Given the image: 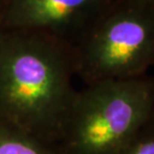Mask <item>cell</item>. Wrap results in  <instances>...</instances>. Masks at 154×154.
Masks as SVG:
<instances>
[{
  "mask_svg": "<svg viewBox=\"0 0 154 154\" xmlns=\"http://www.w3.org/2000/svg\"><path fill=\"white\" fill-rule=\"evenodd\" d=\"M74 46L32 31H0V123L58 144L78 91Z\"/></svg>",
  "mask_w": 154,
  "mask_h": 154,
  "instance_id": "6da1fadb",
  "label": "cell"
},
{
  "mask_svg": "<svg viewBox=\"0 0 154 154\" xmlns=\"http://www.w3.org/2000/svg\"><path fill=\"white\" fill-rule=\"evenodd\" d=\"M154 112V77L87 85L57 145L64 154H120Z\"/></svg>",
  "mask_w": 154,
  "mask_h": 154,
  "instance_id": "7a4b0ae2",
  "label": "cell"
},
{
  "mask_svg": "<svg viewBox=\"0 0 154 154\" xmlns=\"http://www.w3.org/2000/svg\"><path fill=\"white\" fill-rule=\"evenodd\" d=\"M74 49L87 85L144 76L154 65V5L112 0Z\"/></svg>",
  "mask_w": 154,
  "mask_h": 154,
  "instance_id": "3957f363",
  "label": "cell"
},
{
  "mask_svg": "<svg viewBox=\"0 0 154 154\" xmlns=\"http://www.w3.org/2000/svg\"><path fill=\"white\" fill-rule=\"evenodd\" d=\"M112 0H5L0 31L40 32L76 45Z\"/></svg>",
  "mask_w": 154,
  "mask_h": 154,
  "instance_id": "277c9868",
  "label": "cell"
},
{
  "mask_svg": "<svg viewBox=\"0 0 154 154\" xmlns=\"http://www.w3.org/2000/svg\"><path fill=\"white\" fill-rule=\"evenodd\" d=\"M0 154H64L57 144L0 123Z\"/></svg>",
  "mask_w": 154,
  "mask_h": 154,
  "instance_id": "5b68a950",
  "label": "cell"
},
{
  "mask_svg": "<svg viewBox=\"0 0 154 154\" xmlns=\"http://www.w3.org/2000/svg\"><path fill=\"white\" fill-rule=\"evenodd\" d=\"M120 154H154V112Z\"/></svg>",
  "mask_w": 154,
  "mask_h": 154,
  "instance_id": "8992f818",
  "label": "cell"
},
{
  "mask_svg": "<svg viewBox=\"0 0 154 154\" xmlns=\"http://www.w3.org/2000/svg\"><path fill=\"white\" fill-rule=\"evenodd\" d=\"M4 3H5V0H0V16H1V12H2L3 6H4Z\"/></svg>",
  "mask_w": 154,
  "mask_h": 154,
  "instance_id": "52a82bcc",
  "label": "cell"
},
{
  "mask_svg": "<svg viewBox=\"0 0 154 154\" xmlns=\"http://www.w3.org/2000/svg\"><path fill=\"white\" fill-rule=\"evenodd\" d=\"M141 1L147 2V3H150V4H153V5H154V0H141Z\"/></svg>",
  "mask_w": 154,
  "mask_h": 154,
  "instance_id": "ba28073f",
  "label": "cell"
}]
</instances>
